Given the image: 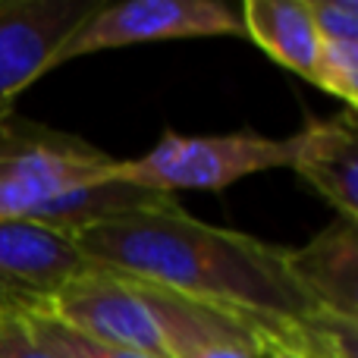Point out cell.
<instances>
[{
    "label": "cell",
    "instance_id": "cell-14",
    "mask_svg": "<svg viewBox=\"0 0 358 358\" xmlns=\"http://www.w3.org/2000/svg\"><path fill=\"white\" fill-rule=\"evenodd\" d=\"M321 41H358V0H305Z\"/></svg>",
    "mask_w": 358,
    "mask_h": 358
},
{
    "label": "cell",
    "instance_id": "cell-12",
    "mask_svg": "<svg viewBox=\"0 0 358 358\" xmlns=\"http://www.w3.org/2000/svg\"><path fill=\"white\" fill-rule=\"evenodd\" d=\"M22 321H25V327L31 330V336L54 358H151L142 352H129V349H117V346H107V343H98V340H92V336L60 324L57 317L44 315V311L22 315Z\"/></svg>",
    "mask_w": 358,
    "mask_h": 358
},
{
    "label": "cell",
    "instance_id": "cell-1",
    "mask_svg": "<svg viewBox=\"0 0 358 358\" xmlns=\"http://www.w3.org/2000/svg\"><path fill=\"white\" fill-rule=\"evenodd\" d=\"M73 239L88 264L233 315L258 330L271 355L358 358V324L305 296L289 248L204 223L176 198L82 227Z\"/></svg>",
    "mask_w": 358,
    "mask_h": 358
},
{
    "label": "cell",
    "instance_id": "cell-11",
    "mask_svg": "<svg viewBox=\"0 0 358 358\" xmlns=\"http://www.w3.org/2000/svg\"><path fill=\"white\" fill-rule=\"evenodd\" d=\"M242 35L252 38L283 69L315 79L321 38L308 16L305 0H248L239 10Z\"/></svg>",
    "mask_w": 358,
    "mask_h": 358
},
{
    "label": "cell",
    "instance_id": "cell-5",
    "mask_svg": "<svg viewBox=\"0 0 358 358\" xmlns=\"http://www.w3.org/2000/svg\"><path fill=\"white\" fill-rule=\"evenodd\" d=\"M44 315L107 346L164 358L161 327H157L142 286L129 277L88 264V261L79 273H73L60 286Z\"/></svg>",
    "mask_w": 358,
    "mask_h": 358
},
{
    "label": "cell",
    "instance_id": "cell-13",
    "mask_svg": "<svg viewBox=\"0 0 358 358\" xmlns=\"http://www.w3.org/2000/svg\"><path fill=\"white\" fill-rule=\"evenodd\" d=\"M315 82L327 94L340 98L346 110L358 104V41H321L315 63Z\"/></svg>",
    "mask_w": 358,
    "mask_h": 358
},
{
    "label": "cell",
    "instance_id": "cell-9",
    "mask_svg": "<svg viewBox=\"0 0 358 358\" xmlns=\"http://www.w3.org/2000/svg\"><path fill=\"white\" fill-rule=\"evenodd\" d=\"M289 170H296L336 217L358 223V117H308L305 129L289 136Z\"/></svg>",
    "mask_w": 358,
    "mask_h": 358
},
{
    "label": "cell",
    "instance_id": "cell-3",
    "mask_svg": "<svg viewBox=\"0 0 358 358\" xmlns=\"http://www.w3.org/2000/svg\"><path fill=\"white\" fill-rule=\"evenodd\" d=\"M277 167H289V138H267L248 129L233 136L164 132L148 155L113 164L110 179L145 192L173 195L179 189L220 192L245 176Z\"/></svg>",
    "mask_w": 358,
    "mask_h": 358
},
{
    "label": "cell",
    "instance_id": "cell-8",
    "mask_svg": "<svg viewBox=\"0 0 358 358\" xmlns=\"http://www.w3.org/2000/svg\"><path fill=\"white\" fill-rule=\"evenodd\" d=\"M132 280V277H129ZM155 321L161 327L164 358H267L271 349L258 330L236 321L227 311H217L195 299H185L164 286L142 283Z\"/></svg>",
    "mask_w": 358,
    "mask_h": 358
},
{
    "label": "cell",
    "instance_id": "cell-10",
    "mask_svg": "<svg viewBox=\"0 0 358 358\" xmlns=\"http://www.w3.org/2000/svg\"><path fill=\"white\" fill-rule=\"evenodd\" d=\"M292 277L317 308L358 324V223L336 217L308 245L289 248Z\"/></svg>",
    "mask_w": 358,
    "mask_h": 358
},
{
    "label": "cell",
    "instance_id": "cell-6",
    "mask_svg": "<svg viewBox=\"0 0 358 358\" xmlns=\"http://www.w3.org/2000/svg\"><path fill=\"white\" fill-rule=\"evenodd\" d=\"M82 267L73 233L38 220H0V317L44 311Z\"/></svg>",
    "mask_w": 358,
    "mask_h": 358
},
{
    "label": "cell",
    "instance_id": "cell-16",
    "mask_svg": "<svg viewBox=\"0 0 358 358\" xmlns=\"http://www.w3.org/2000/svg\"><path fill=\"white\" fill-rule=\"evenodd\" d=\"M267 358H283V355H267Z\"/></svg>",
    "mask_w": 358,
    "mask_h": 358
},
{
    "label": "cell",
    "instance_id": "cell-4",
    "mask_svg": "<svg viewBox=\"0 0 358 358\" xmlns=\"http://www.w3.org/2000/svg\"><path fill=\"white\" fill-rule=\"evenodd\" d=\"M242 35L239 10L220 0H126L98 3L57 50L54 66L73 57L117 50L145 41L170 38H217Z\"/></svg>",
    "mask_w": 358,
    "mask_h": 358
},
{
    "label": "cell",
    "instance_id": "cell-7",
    "mask_svg": "<svg viewBox=\"0 0 358 358\" xmlns=\"http://www.w3.org/2000/svg\"><path fill=\"white\" fill-rule=\"evenodd\" d=\"M92 0H0V120L25 88L54 69V57Z\"/></svg>",
    "mask_w": 358,
    "mask_h": 358
},
{
    "label": "cell",
    "instance_id": "cell-2",
    "mask_svg": "<svg viewBox=\"0 0 358 358\" xmlns=\"http://www.w3.org/2000/svg\"><path fill=\"white\" fill-rule=\"evenodd\" d=\"M117 157L19 117L0 120V220H38L63 229L85 189L113 182Z\"/></svg>",
    "mask_w": 358,
    "mask_h": 358
},
{
    "label": "cell",
    "instance_id": "cell-15",
    "mask_svg": "<svg viewBox=\"0 0 358 358\" xmlns=\"http://www.w3.org/2000/svg\"><path fill=\"white\" fill-rule=\"evenodd\" d=\"M0 358H54L25 327L22 315L0 317Z\"/></svg>",
    "mask_w": 358,
    "mask_h": 358
}]
</instances>
